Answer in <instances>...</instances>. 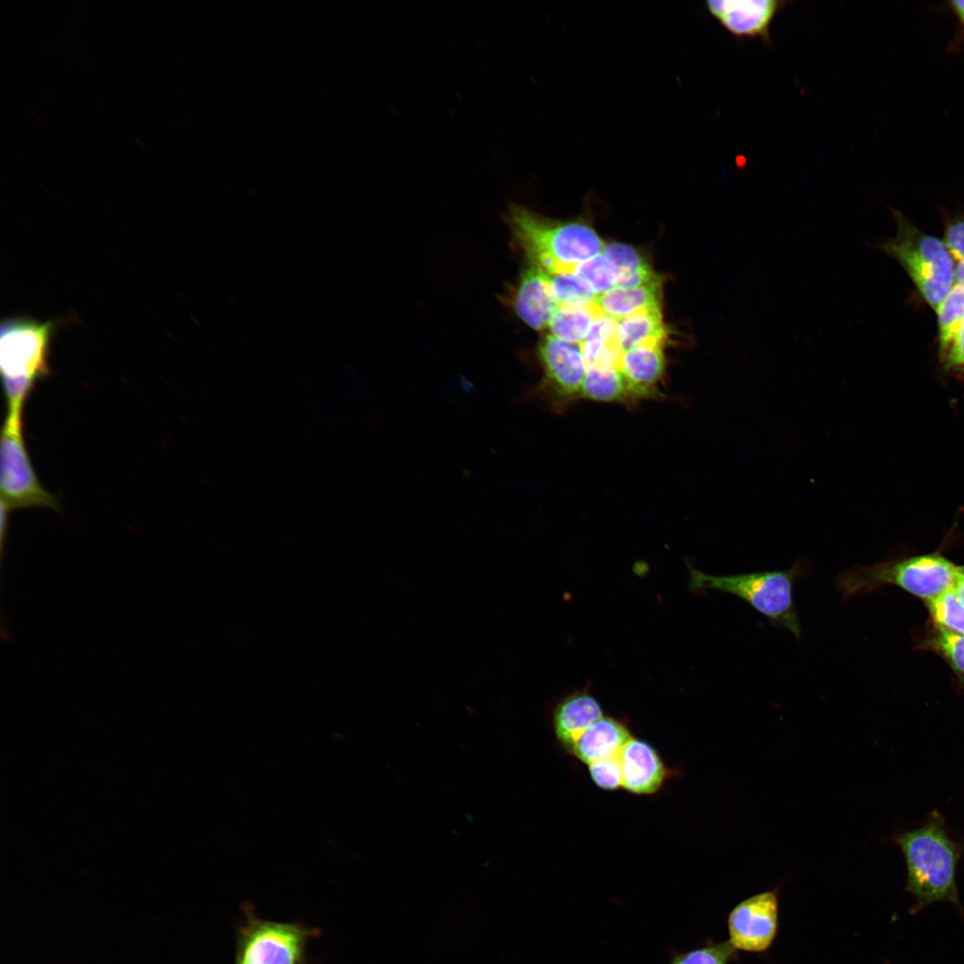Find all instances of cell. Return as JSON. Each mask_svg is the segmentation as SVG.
<instances>
[{
  "mask_svg": "<svg viewBox=\"0 0 964 964\" xmlns=\"http://www.w3.org/2000/svg\"><path fill=\"white\" fill-rule=\"evenodd\" d=\"M537 356L549 388L562 396L579 394L586 372L579 344L548 334L538 344Z\"/></svg>",
  "mask_w": 964,
  "mask_h": 964,
  "instance_id": "cell-10",
  "label": "cell"
},
{
  "mask_svg": "<svg viewBox=\"0 0 964 964\" xmlns=\"http://www.w3.org/2000/svg\"><path fill=\"white\" fill-rule=\"evenodd\" d=\"M935 644L954 670L964 677V636L937 626Z\"/></svg>",
  "mask_w": 964,
  "mask_h": 964,
  "instance_id": "cell-27",
  "label": "cell"
},
{
  "mask_svg": "<svg viewBox=\"0 0 964 964\" xmlns=\"http://www.w3.org/2000/svg\"><path fill=\"white\" fill-rule=\"evenodd\" d=\"M544 271L529 262L521 273L512 297V306L519 318L535 330L548 325L558 307Z\"/></svg>",
  "mask_w": 964,
  "mask_h": 964,
  "instance_id": "cell-13",
  "label": "cell"
},
{
  "mask_svg": "<svg viewBox=\"0 0 964 964\" xmlns=\"http://www.w3.org/2000/svg\"><path fill=\"white\" fill-rule=\"evenodd\" d=\"M896 236L881 247L903 266L920 295L935 310L954 284L952 257L944 243L914 227L893 211Z\"/></svg>",
  "mask_w": 964,
  "mask_h": 964,
  "instance_id": "cell-6",
  "label": "cell"
},
{
  "mask_svg": "<svg viewBox=\"0 0 964 964\" xmlns=\"http://www.w3.org/2000/svg\"><path fill=\"white\" fill-rule=\"evenodd\" d=\"M616 321L622 352L648 342H665L667 337L661 307L642 310Z\"/></svg>",
  "mask_w": 964,
  "mask_h": 964,
  "instance_id": "cell-20",
  "label": "cell"
},
{
  "mask_svg": "<svg viewBox=\"0 0 964 964\" xmlns=\"http://www.w3.org/2000/svg\"><path fill=\"white\" fill-rule=\"evenodd\" d=\"M302 931L290 925L263 923L248 935L239 964H296Z\"/></svg>",
  "mask_w": 964,
  "mask_h": 964,
  "instance_id": "cell-11",
  "label": "cell"
},
{
  "mask_svg": "<svg viewBox=\"0 0 964 964\" xmlns=\"http://www.w3.org/2000/svg\"><path fill=\"white\" fill-rule=\"evenodd\" d=\"M613 265L616 287H636L661 282L650 264L632 246L623 243L604 244L602 252Z\"/></svg>",
  "mask_w": 964,
  "mask_h": 964,
  "instance_id": "cell-18",
  "label": "cell"
},
{
  "mask_svg": "<svg viewBox=\"0 0 964 964\" xmlns=\"http://www.w3.org/2000/svg\"><path fill=\"white\" fill-rule=\"evenodd\" d=\"M947 8L957 21V32L949 43L947 50L949 53H958L964 46V0L950 1Z\"/></svg>",
  "mask_w": 964,
  "mask_h": 964,
  "instance_id": "cell-31",
  "label": "cell"
},
{
  "mask_svg": "<svg viewBox=\"0 0 964 964\" xmlns=\"http://www.w3.org/2000/svg\"><path fill=\"white\" fill-rule=\"evenodd\" d=\"M940 353L952 343L964 322V286L954 283L935 309Z\"/></svg>",
  "mask_w": 964,
  "mask_h": 964,
  "instance_id": "cell-22",
  "label": "cell"
},
{
  "mask_svg": "<svg viewBox=\"0 0 964 964\" xmlns=\"http://www.w3.org/2000/svg\"><path fill=\"white\" fill-rule=\"evenodd\" d=\"M953 589L955 590L961 602L964 604V568L960 573Z\"/></svg>",
  "mask_w": 964,
  "mask_h": 964,
  "instance_id": "cell-33",
  "label": "cell"
},
{
  "mask_svg": "<svg viewBox=\"0 0 964 964\" xmlns=\"http://www.w3.org/2000/svg\"><path fill=\"white\" fill-rule=\"evenodd\" d=\"M662 283L636 287H614L597 296L596 303L604 313L619 320L642 310L661 307Z\"/></svg>",
  "mask_w": 964,
  "mask_h": 964,
  "instance_id": "cell-17",
  "label": "cell"
},
{
  "mask_svg": "<svg viewBox=\"0 0 964 964\" xmlns=\"http://www.w3.org/2000/svg\"><path fill=\"white\" fill-rule=\"evenodd\" d=\"M727 924L728 942L736 951L767 952L779 927L777 890L761 892L743 900L730 910Z\"/></svg>",
  "mask_w": 964,
  "mask_h": 964,
  "instance_id": "cell-8",
  "label": "cell"
},
{
  "mask_svg": "<svg viewBox=\"0 0 964 964\" xmlns=\"http://www.w3.org/2000/svg\"><path fill=\"white\" fill-rule=\"evenodd\" d=\"M590 777L595 785L603 790L622 786V771L619 756L597 760L588 765Z\"/></svg>",
  "mask_w": 964,
  "mask_h": 964,
  "instance_id": "cell-28",
  "label": "cell"
},
{
  "mask_svg": "<svg viewBox=\"0 0 964 964\" xmlns=\"http://www.w3.org/2000/svg\"><path fill=\"white\" fill-rule=\"evenodd\" d=\"M791 2L779 0L709 1L710 13L737 39L759 38L771 46L769 29L776 15Z\"/></svg>",
  "mask_w": 964,
  "mask_h": 964,
  "instance_id": "cell-9",
  "label": "cell"
},
{
  "mask_svg": "<svg viewBox=\"0 0 964 964\" xmlns=\"http://www.w3.org/2000/svg\"><path fill=\"white\" fill-rule=\"evenodd\" d=\"M56 322L9 317L0 326V370L7 411H23L37 381L50 373Z\"/></svg>",
  "mask_w": 964,
  "mask_h": 964,
  "instance_id": "cell-4",
  "label": "cell"
},
{
  "mask_svg": "<svg viewBox=\"0 0 964 964\" xmlns=\"http://www.w3.org/2000/svg\"><path fill=\"white\" fill-rule=\"evenodd\" d=\"M885 964H887V963H885Z\"/></svg>",
  "mask_w": 964,
  "mask_h": 964,
  "instance_id": "cell-34",
  "label": "cell"
},
{
  "mask_svg": "<svg viewBox=\"0 0 964 964\" xmlns=\"http://www.w3.org/2000/svg\"><path fill=\"white\" fill-rule=\"evenodd\" d=\"M907 868L905 890L911 893L916 913L936 902L961 909L956 871L963 845L953 841L941 816L933 814L922 827L893 836Z\"/></svg>",
  "mask_w": 964,
  "mask_h": 964,
  "instance_id": "cell-1",
  "label": "cell"
},
{
  "mask_svg": "<svg viewBox=\"0 0 964 964\" xmlns=\"http://www.w3.org/2000/svg\"><path fill=\"white\" fill-rule=\"evenodd\" d=\"M602 716L601 704L586 688L569 694L553 711V728L557 741L571 753L578 739Z\"/></svg>",
  "mask_w": 964,
  "mask_h": 964,
  "instance_id": "cell-14",
  "label": "cell"
},
{
  "mask_svg": "<svg viewBox=\"0 0 964 964\" xmlns=\"http://www.w3.org/2000/svg\"><path fill=\"white\" fill-rule=\"evenodd\" d=\"M737 951L727 941H706L702 946L686 952H670L668 964H731Z\"/></svg>",
  "mask_w": 964,
  "mask_h": 964,
  "instance_id": "cell-23",
  "label": "cell"
},
{
  "mask_svg": "<svg viewBox=\"0 0 964 964\" xmlns=\"http://www.w3.org/2000/svg\"><path fill=\"white\" fill-rule=\"evenodd\" d=\"M664 343L648 342L622 353L619 369L629 393H648L662 378L665 370Z\"/></svg>",
  "mask_w": 964,
  "mask_h": 964,
  "instance_id": "cell-15",
  "label": "cell"
},
{
  "mask_svg": "<svg viewBox=\"0 0 964 964\" xmlns=\"http://www.w3.org/2000/svg\"><path fill=\"white\" fill-rule=\"evenodd\" d=\"M509 222L529 262L548 273H574L577 266L600 253L604 243L590 226L559 222L513 206Z\"/></svg>",
  "mask_w": 964,
  "mask_h": 964,
  "instance_id": "cell-2",
  "label": "cell"
},
{
  "mask_svg": "<svg viewBox=\"0 0 964 964\" xmlns=\"http://www.w3.org/2000/svg\"><path fill=\"white\" fill-rule=\"evenodd\" d=\"M622 786L636 794H652L660 790L669 770L657 751L644 740L631 737L619 755Z\"/></svg>",
  "mask_w": 964,
  "mask_h": 964,
  "instance_id": "cell-12",
  "label": "cell"
},
{
  "mask_svg": "<svg viewBox=\"0 0 964 964\" xmlns=\"http://www.w3.org/2000/svg\"><path fill=\"white\" fill-rule=\"evenodd\" d=\"M23 412L6 411L1 431V505L11 511L24 508L60 510L58 499L40 483L23 434Z\"/></svg>",
  "mask_w": 964,
  "mask_h": 964,
  "instance_id": "cell-7",
  "label": "cell"
},
{
  "mask_svg": "<svg viewBox=\"0 0 964 964\" xmlns=\"http://www.w3.org/2000/svg\"><path fill=\"white\" fill-rule=\"evenodd\" d=\"M688 587L692 592L719 591L746 602L775 627L802 636V627L794 600V583L807 574V564L798 560L787 569L742 573L728 576L706 574L687 564Z\"/></svg>",
  "mask_w": 964,
  "mask_h": 964,
  "instance_id": "cell-3",
  "label": "cell"
},
{
  "mask_svg": "<svg viewBox=\"0 0 964 964\" xmlns=\"http://www.w3.org/2000/svg\"><path fill=\"white\" fill-rule=\"evenodd\" d=\"M927 607L937 626L964 636V604L953 588L927 601Z\"/></svg>",
  "mask_w": 964,
  "mask_h": 964,
  "instance_id": "cell-25",
  "label": "cell"
},
{
  "mask_svg": "<svg viewBox=\"0 0 964 964\" xmlns=\"http://www.w3.org/2000/svg\"><path fill=\"white\" fill-rule=\"evenodd\" d=\"M962 569L942 555L931 553L871 567L856 566L839 573L835 582L844 600L893 584L930 601L953 588Z\"/></svg>",
  "mask_w": 964,
  "mask_h": 964,
  "instance_id": "cell-5",
  "label": "cell"
},
{
  "mask_svg": "<svg viewBox=\"0 0 964 964\" xmlns=\"http://www.w3.org/2000/svg\"><path fill=\"white\" fill-rule=\"evenodd\" d=\"M574 274L585 281L597 296L616 287V270L602 253L578 264Z\"/></svg>",
  "mask_w": 964,
  "mask_h": 964,
  "instance_id": "cell-26",
  "label": "cell"
},
{
  "mask_svg": "<svg viewBox=\"0 0 964 964\" xmlns=\"http://www.w3.org/2000/svg\"><path fill=\"white\" fill-rule=\"evenodd\" d=\"M626 380L617 367L588 368L579 395L599 402L621 400L628 394Z\"/></svg>",
  "mask_w": 964,
  "mask_h": 964,
  "instance_id": "cell-21",
  "label": "cell"
},
{
  "mask_svg": "<svg viewBox=\"0 0 964 964\" xmlns=\"http://www.w3.org/2000/svg\"><path fill=\"white\" fill-rule=\"evenodd\" d=\"M545 278L558 304L584 303L596 301L591 287L574 273H548Z\"/></svg>",
  "mask_w": 964,
  "mask_h": 964,
  "instance_id": "cell-24",
  "label": "cell"
},
{
  "mask_svg": "<svg viewBox=\"0 0 964 964\" xmlns=\"http://www.w3.org/2000/svg\"><path fill=\"white\" fill-rule=\"evenodd\" d=\"M954 283L964 286V260L958 261L953 270Z\"/></svg>",
  "mask_w": 964,
  "mask_h": 964,
  "instance_id": "cell-32",
  "label": "cell"
},
{
  "mask_svg": "<svg viewBox=\"0 0 964 964\" xmlns=\"http://www.w3.org/2000/svg\"><path fill=\"white\" fill-rule=\"evenodd\" d=\"M604 315L596 301L559 304L549 325V334L561 340L581 344L594 321Z\"/></svg>",
  "mask_w": 964,
  "mask_h": 964,
  "instance_id": "cell-19",
  "label": "cell"
},
{
  "mask_svg": "<svg viewBox=\"0 0 964 964\" xmlns=\"http://www.w3.org/2000/svg\"><path fill=\"white\" fill-rule=\"evenodd\" d=\"M943 243L952 257L958 261L964 260V218L948 226Z\"/></svg>",
  "mask_w": 964,
  "mask_h": 964,
  "instance_id": "cell-29",
  "label": "cell"
},
{
  "mask_svg": "<svg viewBox=\"0 0 964 964\" xmlns=\"http://www.w3.org/2000/svg\"><path fill=\"white\" fill-rule=\"evenodd\" d=\"M948 369L964 370V322L949 346L941 353Z\"/></svg>",
  "mask_w": 964,
  "mask_h": 964,
  "instance_id": "cell-30",
  "label": "cell"
},
{
  "mask_svg": "<svg viewBox=\"0 0 964 964\" xmlns=\"http://www.w3.org/2000/svg\"><path fill=\"white\" fill-rule=\"evenodd\" d=\"M627 726L620 720L602 716L591 725L578 739L571 753L589 765L600 760L619 756L631 738Z\"/></svg>",
  "mask_w": 964,
  "mask_h": 964,
  "instance_id": "cell-16",
  "label": "cell"
}]
</instances>
